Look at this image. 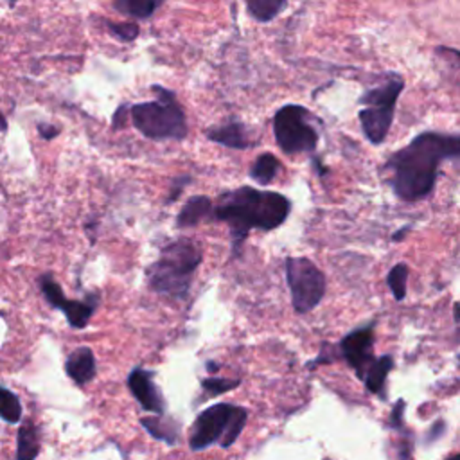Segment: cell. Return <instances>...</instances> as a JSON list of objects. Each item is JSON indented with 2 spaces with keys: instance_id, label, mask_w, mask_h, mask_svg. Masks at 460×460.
<instances>
[{
  "instance_id": "6da1fadb",
  "label": "cell",
  "mask_w": 460,
  "mask_h": 460,
  "mask_svg": "<svg viewBox=\"0 0 460 460\" xmlns=\"http://www.w3.org/2000/svg\"><path fill=\"white\" fill-rule=\"evenodd\" d=\"M460 155L456 133L422 131L408 146L392 153L385 164L392 192L404 203L426 199L433 189L444 160Z\"/></svg>"
},
{
  "instance_id": "7a4b0ae2",
  "label": "cell",
  "mask_w": 460,
  "mask_h": 460,
  "mask_svg": "<svg viewBox=\"0 0 460 460\" xmlns=\"http://www.w3.org/2000/svg\"><path fill=\"white\" fill-rule=\"evenodd\" d=\"M291 212V199L275 190H262L255 187H237L219 196L212 207L214 221L230 226L232 255L241 253L243 243L252 228L270 232L284 225Z\"/></svg>"
},
{
  "instance_id": "3957f363",
  "label": "cell",
  "mask_w": 460,
  "mask_h": 460,
  "mask_svg": "<svg viewBox=\"0 0 460 460\" xmlns=\"http://www.w3.org/2000/svg\"><path fill=\"white\" fill-rule=\"evenodd\" d=\"M201 261V248L192 239L180 237L162 246L158 259L147 266V284L155 293L185 300Z\"/></svg>"
},
{
  "instance_id": "277c9868",
  "label": "cell",
  "mask_w": 460,
  "mask_h": 460,
  "mask_svg": "<svg viewBox=\"0 0 460 460\" xmlns=\"http://www.w3.org/2000/svg\"><path fill=\"white\" fill-rule=\"evenodd\" d=\"M153 101L129 104V119L135 129L149 140H185L189 135L187 117L176 93L162 84H151Z\"/></svg>"
},
{
  "instance_id": "5b68a950",
  "label": "cell",
  "mask_w": 460,
  "mask_h": 460,
  "mask_svg": "<svg viewBox=\"0 0 460 460\" xmlns=\"http://www.w3.org/2000/svg\"><path fill=\"white\" fill-rule=\"evenodd\" d=\"M404 88V79L397 72H385L376 86H370L359 97L363 106L358 111L361 129L370 144L385 142L395 113V104Z\"/></svg>"
},
{
  "instance_id": "8992f818",
  "label": "cell",
  "mask_w": 460,
  "mask_h": 460,
  "mask_svg": "<svg viewBox=\"0 0 460 460\" xmlns=\"http://www.w3.org/2000/svg\"><path fill=\"white\" fill-rule=\"evenodd\" d=\"M248 411L243 406L230 402H217L203 410L190 429V449L199 451L216 442L230 447L241 435Z\"/></svg>"
},
{
  "instance_id": "52a82bcc",
  "label": "cell",
  "mask_w": 460,
  "mask_h": 460,
  "mask_svg": "<svg viewBox=\"0 0 460 460\" xmlns=\"http://www.w3.org/2000/svg\"><path fill=\"white\" fill-rule=\"evenodd\" d=\"M275 142L286 155L313 153L318 144L314 115L300 104H286L273 115Z\"/></svg>"
},
{
  "instance_id": "ba28073f",
  "label": "cell",
  "mask_w": 460,
  "mask_h": 460,
  "mask_svg": "<svg viewBox=\"0 0 460 460\" xmlns=\"http://www.w3.org/2000/svg\"><path fill=\"white\" fill-rule=\"evenodd\" d=\"M284 268L295 313L305 314L313 311L325 295L323 271L307 257H288Z\"/></svg>"
},
{
  "instance_id": "9c48e42d",
  "label": "cell",
  "mask_w": 460,
  "mask_h": 460,
  "mask_svg": "<svg viewBox=\"0 0 460 460\" xmlns=\"http://www.w3.org/2000/svg\"><path fill=\"white\" fill-rule=\"evenodd\" d=\"M38 282L49 305L59 309L66 316L68 325L74 329H84L101 304V295L97 291L88 293L83 300L66 298L61 286L54 280L50 273H43Z\"/></svg>"
},
{
  "instance_id": "30bf717a",
  "label": "cell",
  "mask_w": 460,
  "mask_h": 460,
  "mask_svg": "<svg viewBox=\"0 0 460 460\" xmlns=\"http://www.w3.org/2000/svg\"><path fill=\"white\" fill-rule=\"evenodd\" d=\"M374 327H376V322H368L361 327H356L349 334H345L338 343L340 356L347 361L350 368H354L359 379H363L365 372L376 359L372 352Z\"/></svg>"
},
{
  "instance_id": "8fae6325",
  "label": "cell",
  "mask_w": 460,
  "mask_h": 460,
  "mask_svg": "<svg viewBox=\"0 0 460 460\" xmlns=\"http://www.w3.org/2000/svg\"><path fill=\"white\" fill-rule=\"evenodd\" d=\"M153 376L155 374L151 370L137 367L128 376V386L146 411L162 415L165 410V401H164L158 386L155 385Z\"/></svg>"
},
{
  "instance_id": "7c38bea8",
  "label": "cell",
  "mask_w": 460,
  "mask_h": 460,
  "mask_svg": "<svg viewBox=\"0 0 460 460\" xmlns=\"http://www.w3.org/2000/svg\"><path fill=\"white\" fill-rule=\"evenodd\" d=\"M205 137L230 149H248L253 146V140L248 135V128L239 120H230L221 126H210L208 129H205Z\"/></svg>"
},
{
  "instance_id": "4fadbf2b",
  "label": "cell",
  "mask_w": 460,
  "mask_h": 460,
  "mask_svg": "<svg viewBox=\"0 0 460 460\" xmlns=\"http://www.w3.org/2000/svg\"><path fill=\"white\" fill-rule=\"evenodd\" d=\"M65 372L66 376L79 386L90 383L97 374L95 356L90 347L83 345L72 350L65 361Z\"/></svg>"
},
{
  "instance_id": "5bb4252c",
  "label": "cell",
  "mask_w": 460,
  "mask_h": 460,
  "mask_svg": "<svg viewBox=\"0 0 460 460\" xmlns=\"http://www.w3.org/2000/svg\"><path fill=\"white\" fill-rule=\"evenodd\" d=\"M212 207L214 203L208 196H201V194L190 196L176 216V226L178 228L198 226L201 221H207L212 217Z\"/></svg>"
},
{
  "instance_id": "9a60e30c",
  "label": "cell",
  "mask_w": 460,
  "mask_h": 460,
  "mask_svg": "<svg viewBox=\"0 0 460 460\" xmlns=\"http://www.w3.org/2000/svg\"><path fill=\"white\" fill-rule=\"evenodd\" d=\"M38 453H40V431L31 420H25L18 429L16 460H34Z\"/></svg>"
},
{
  "instance_id": "2e32d148",
  "label": "cell",
  "mask_w": 460,
  "mask_h": 460,
  "mask_svg": "<svg viewBox=\"0 0 460 460\" xmlns=\"http://www.w3.org/2000/svg\"><path fill=\"white\" fill-rule=\"evenodd\" d=\"M392 367H394V358L390 354H383L381 358H376L374 363L368 367V370L363 376L367 390L372 394L383 395L385 381H386V376L392 370Z\"/></svg>"
},
{
  "instance_id": "e0dca14e",
  "label": "cell",
  "mask_w": 460,
  "mask_h": 460,
  "mask_svg": "<svg viewBox=\"0 0 460 460\" xmlns=\"http://www.w3.org/2000/svg\"><path fill=\"white\" fill-rule=\"evenodd\" d=\"M279 169H280L279 158L275 155H271V153H262V155H259L253 160L248 174H250V178L253 181H257L259 185L266 187V185H270L273 181V178L277 176Z\"/></svg>"
},
{
  "instance_id": "ac0fdd59",
  "label": "cell",
  "mask_w": 460,
  "mask_h": 460,
  "mask_svg": "<svg viewBox=\"0 0 460 460\" xmlns=\"http://www.w3.org/2000/svg\"><path fill=\"white\" fill-rule=\"evenodd\" d=\"M140 424L149 431V435H153L156 440H164L167 444H176L178 442V435H180V428L178 424H172V420H165L162 417H146L140 420Z\"/></svg>"
},
{
  "instance_id": "d6986e66",
  "label": "cell",
  "mask_w": 460,
  "mask_h": 460,
  "mask_svg": "<svg viewBox=\"0 0 460 460\" xmlns=\"http://www.w3.org/2000/svg\"><path fill=\"white\" fill-rule=\"evenodd\" d=\"M160 5L162 2L158 0H115L113 2L115 11L138 20L151 18Z\"/></svg>"
},
{
  "instance_id": "ffe728a7",
  "label": "cell",
  "mask_w": 460,
  "mask_h": 460,
  "mask_svg": "<svg viewBox=\"0 0 460 460\" xmlns=\"http://www.w3.org/2000/svg\"><path fill=\"white\" fill-rule=\"evenodd\" d=\"M286 0H246V9L253 20L259 23L271 22L282 9H286Z\"/></svg>"
},
{
  "instance_id": "44dd1931",
  "label": "cell",
  "mask_w": 460,
  "mask_h": 460,
  "mask_svg": "<svg viewBox=\"0 0 460 460\" xmlns=\"http://www.w3.org/2000/svg\"><path fill=\"white\" fill-rule=\"evenodd\" d=\"M410 268L406 262H397L386 275V284L395 300L402 302L406 298V286H408Z\"/></svg>"
},
{
  "instance_id": "7402d4cb",
  "label": "cell",
  "mask_w": 460,
  "mask_h": 460,
  "mask_svg": "<svg viewBox=\"0 0 460 460\" xmlns=\"http://www.w3.org/2000/svg\"><path fill=\"white\" fill-rule=\"evenodd\" d=\"M0 417L11 424H16L22 419L20 399L4 386H0Z\"/></svg>"
},
{
  "instance_id": "603a6c76",
  "label": "cell",
  "mask_w": 460,
  "mask_h": 460,
  "mask_svg": "<svg viewBox=\"0 0 460 460\" xmlns=\"http://www.w3.org/2000/svg\"><path fill=\"white\" fill-rule=\"evenodd\" d=\"M241 385V379H226V377H205L201 379V388L208 395H221L225 392H230Z\"/></svg>"
},
{
  "instance_id": "cb8c5ba5",
  "label": "cell",
  "mask_w": 460,
  "mask_h": 460,
  "mask_svg": "<svg viewBox=\"0 0 460 460\" xmlns=\"http://www.w3.org/2000/svg\"><path fill=\"white\" fill-rule=\"evenodd\" d=\"M106 27L117 40L126 41V43L135 41L140 34V29L135 22H106Z\"/></svg>"
},
{
  "instance_id": "d4e9b609",
  "label": "cell",
  "mask_w": 460,
  "mask_h": 460,
  "mask_svg": "<svg viewBox=\"0 0 460 460\" xmlns=\"http://www.w3.org/2000/svg\"><path fill=\"white\" fill-rule=\"evenodd\" d=\"M190 183V176L189 174H180V176H174L172 178V183H171V192L165 199V203H172L178 199V196L183 192V189Z\"/></svg>"
},
{
  "instance_id": "484cf974",
  "label": "cell",
  "mask_w": 460,
  "mask_h": 460,
  "mask_svg": "<svg viewBox=\"0 0 460 460\" xmlns=\"http://www.w3.org/2000/svg\"><path fill=\"white\" fill-rule=\"evenodd\" d=\"M128 113H129V104H128V102H122V104L115 110L113 117H111V129H120V128L126 124L128 117H129Z\"/></svg>"
},
{
  "instance_id": "4316f807",
  "label": "cell",
  "mask_w": 460,
  "mask_h": 460,
  "mask_svg": "<svg viewBox=\"0 0 460 460\" xmlns=\"http://www.w3.org/2000/svg\"><path fill=\"white\" fill-rule=\"evenodd\" d=\"M38 133L43 140H52L59 135V128L54 126V124H49V122H40L38 124Z\"/></svg>"
},
{
  "instance_id": "83f0119b",
  "label": "cell",
  "mask_w": 460,
  "mask_h": 460,
  "mask_svg": "<svg viewBox=\"0 0 460 460\" xmlns=\"http://www.w3.org/2000/svg\"><path fill=\"white\" fill-rule=\"evenodd\" d=\"M402 411H404V401L399 399L392 410V415H390V424L394 428H399L402 424Z\"/></svg>"
},
{
  "instance_id": "f1b7e54d",
  "label": "cell",
  "mask_w": 460,
  "mask_h": 460,
  "mask_svg": "<svg viewBox=\"0 0 460 460\" xmlns=\"http://www.w3.org/2000/svg\"><path fill=\"white\" fill-rule=\"evenodd\" d=\"M311 164H313V169H314V172L318 174V176H325L327 172H329V167H325L322 162H320V158H316V156H311Z\"/></svg>"
},
{
  "instance_id": "f546056e",
  "label": "cell",
  "mask_w": 460,
  "mask_h": 460,
  "mask_svg": "<svg viewBox=\"0 0 460 460\" xmlns=\"http://www.w3.org/2000/svg\"><path fill=\"white\" fill-rule=\"evenodd\" d=\"M410 228H411V225H404L402 228H399V230L392 235V241H394V243H399L402 237H406V234L410 232Z\"/></svg>"
},
{
  "instance_id": "4dcf8cb0",
  "label": "cell",
  "mask_w": 460,
  "mask_h": 460,
  "mask_svg": "<svg viewBox=\"0 0 460 460\" xmlns=\"http://www.w3.org/2000/svg\"><path fill=\"white\" fill-rule=\"evenodd\" d=\"M7 131V119L4 117V113L0 111V133H5Z\"/></svg>"
},
{
  "instance_id": "1f68e13d",
  "label": "cell",
  "mask_w": 460,
  "mask_h": 460,
  "mask_svg": "<svg viewBox=\"0 0 460 460\" xmlns=\"http://www.w3.org/2000/svg\"><path fill=\"white\" fill-rule=\"evenodd\" d=\"M207 368H208V372H217L219 367L214 361H207Z\"/></svg>"
},
{
  "instance_id": "d6a6232c",
  "label": "cell",
  "mask_w": 460,
  "mask_h": 460,
  "mask_svg": "<svg viewBox=\"0 0 460 460\" xmlns=\"http://www.w3.org/2000/svg\"><path fill=\"white\" fill-rule=\"evenodd\" d=\"M449 460H460V456H458V455H453Z\"/></svg>"
}]
</instances>
